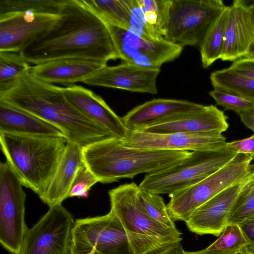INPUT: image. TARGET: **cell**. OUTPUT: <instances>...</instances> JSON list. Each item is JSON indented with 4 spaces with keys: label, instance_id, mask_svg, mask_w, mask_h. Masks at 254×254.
Returning <instances> with one entry per match:
<instances>
[{
    "label": "cell",
    "instance_id": "6da1fadb",
    "mask_svg": "<svg viewBox=\"0 0 254 254\" xmlns=\"http://www.w3.org/2000/svg\"><path fill=\"white\" fill-rule=\"evenodd\" d=\"M20 53L35 64L65 58L107 64L119 59L107 24L81 0H68L57 23Z\"/></svg>",
    "mask_w": 254,
    "mask_h": 254
},
{
    "label": "cell",
    "instance_id": "7a4b0ae2",
    "mask_svg": "<svg viewBox=\"0 0 254 254\" xmlns=\"http://www.w3.org/2000/svg\"><path fill=\"white\" fill-rule=\"evenodd\" d=\"M0 101L51 124L67 141L82 148L115 136L73 106L66 98L64 88L36 79L29 69L12 86L0 92Z\"/></svg>",
    "mask_w": 254,
    "mask_h": 254
},
{
    "label": "cell",
    "instance_id": "3957f363",
    "mask_svg": "<svg viewBox=\"0 0 254 254\" xmlns=\"http://www.w3.org/2000/svg\"><path fill=\"white\" fill-rule=\"evenodd\" d=\"M188 151L142 150L127 147L116 136L82 148L84 163L103 184L158 172L181 163L192 155Z\"/></svg>",
    "mask_w": 254,
    "mask_h": 254
},
{
    "label": "cell",
    "instance_id": "277c9868",
    "mask_svg": "<svg viewBox=\"0 0 254 254\" xmlns=\"http://www.w3.org/2000/svg\"><path fill=\"white\" fill-rule=\"evenodd\" d=\"M67 142L63 136L0 132L6 162L22 185L39 197L47 190Z\"/></svg>",
    "mask_w": 254,
    "mask_h": 254
},
{
    "label": "cell",
    "instance_id": "5b68a950",
    "mask_svg": "<svg viewBox=\"0 0 254 254\" xmlns=\"http://www.w3.org/2000/svg\"><path fill=\"white\" fill-rule=\"evenodd\" d=\"M138 186L132 182L109 191L111 210L127 234L134 254H153L181 242L182 233L151 217L140 202Z\"/></svg>",
    "mask_w": 254,
    "mask_h": 254
},
{
    "label": "cell",
    "instance_id": "8992f818",
    "mask_svg": "<svg viewBox=\"0 0 254 254\" xmlns=\"http://www.w3.org/2000/svg\"><path fill=\"white\" fill-rule=\"evenodd\" d=\"M254 155L237 154L220 169L200 182L171 195L167 205L171 219L186 222L199 206L229 187L241 182L254 172Z\"/></svg>",
    "mask_w": 254,
    "mask_h": 254
},
{
    "label": "cell",
    "instance_id": "52a82bcc",
    "mask_svg": "<svg viewBox=\"0 0 254 254\" xmlns=\"http://www.w3.org/2000/svg\"><path fill=\"white\" fill-rule=\"evenodd\" d=\"M237 154L226 147L216 150L194 151L181 163L145 176L138 187L146 191L170 196L211 175Z\"/></svg>",
    "mask_w": 254,
    "mask_h": 254
},
{
    "label": "cell",
    "instance_id": "ba28073f",
    "mask_svg": "<svg viewBox=\"0 0 254 254\" xmlns=\"http://www.w3.org/2000/svg\"><path fill=\"white\" fill-rule=\"evenodd\" d=\"M226 6L221 0H171L164 38L183 47L199 46Z\"/></svg>",
    "mask_w": 254,
    "mask_h": 254
},
{
    "label": "cell",
    "instance_id": "9c48e42d",
    "mask_svg": "<svg viewBox=\"0 0 254 254\" xmlns=\"http://www.w3.org/2000/svg\"><path fill=\"white\" fill-rule=\"evenodd\" d=\"M134 254L127 234L111 211L78 219L72 230L71 254Z\"/></svg>",
    "mask_w": 254,
    "mask_h": 254
},
{
    "label": "cell",
    "instance_id": "30bf717a",
    "mask_svg": "<svg viewBox=\"0 0 254 254\" xmlns=\"http://www.w3.org/2000/svg\"><path fill=\"white\" fill-rule=\"evenodd\" d=\"M75 221L62 204L49 207L28 229L16 254H71Z\"/></svg>",
    "mask_w": 254,
    "mask_h": 254
},
{
    "label": "cell",
    "instance_id": "8fae6325",
    "mask_svg": "<svg viewBox=\"0 0 254 254\" xmlns=\"http://www.w3.org/2000/svg\"><path fill=\"white\" fill-rule=\"evenodd\" d=\"M6 162L0 164V243L16 254L28 230L25 221L26 194Z\"/></svg>",
    "mask_w": 254,
    "mask_h": 254
},
{
    "label": "cell",
    "instance_id": "7c38bea8",
    "mask_svg": "<svg viewBox=\"0 0 254 254\" xmlns=\"http://www.w3.org/2000/svg\"><path fill=\"white\" fill-rule=\"evenodd\" d=\"M119 59L141 66L160 68L161 65L179 57L183 47L165 38L150 40L128 30L107 24Z\"/></svg>",
    "mask_w": 254,
    "mask_h": 254
},
{
    "label": "cell",
    "instance_id": "4fadbf2b",
    "mask_svg": "<svg viewBox=\"0 0 254 254\" xmlns=\"http://www.w3.org/2000/svg\"><path fill=\"white\" fill-rule=\"evenodd\" d=\"M61 14L19 12L0 15V52H20L49 31Z\"/></svg>",
    "mask_w": 254,
    "mask_h": 254
},
{
    "label": "cell",
    "instance_id": "5bb4252c",
    "mask_svg": "<svg viewBox=\"0 0 254 254\" xmlns=\"http://www.w3.org/2000/svg\"><path fill=\"white\" fill-rule=\"evenodd\" d=\"M226 138L222 134L172 133L155 134L143 131H129L122 139L124 145L151 150L204 151L226 147Z\"/></svg>",
    "mask_w": 254,
    "mask_h": 254
},
{
    "label": "cell",
    "instance_id": "9a60e30c",
    "mask_svg": "<svg viewBox=\"0 0 254 254\" xmlns=\"http://www.w3.org/2000/svg\"><path fill=\"white\" fill-rule=\"evenodd\" d=\"M227 119V116L215 106L202 105L197 109L160 120L139 131L155 134H222L229 127Z\"/></svg>",
    "mask_w": 254,
    "mask_h": 254
},
{
    "label": "cell",
    "instance_id": "2e32d148",
    "mask_svg": "<svg viewBox=\"0 0 254 254\" xmlns=\"http://www.w3.org/2000/svg\"><path fill=\"white\" fill-rule=\"evenodd\" d=\"M160 72V68L123 62L116 66L106 65L85 78L82 82L92 86L156 94V80Z\"/></svg>",
    "mask_w": 254,
    "mask_h": 254
},
{
    "label": "cell",
    "instance_id": "e0dca14e",
    "mask_svg": "<svg viewBox=\"0 0 254 254\" xmlns=\"http://www.w3.org/2000/svg\"><path fill=\"white\" fill-rule=\"evenodd\" d=\"M250 176L223 190L197 208L186 222L189 230L199 235L219 236L227 225L238 196Z\"/></svg>",
    "mask_w": 254,
    "mask_h": 254
},
{
    "label": "cell",
    "instance_id": "ac0fdd59",
    "mask_svg": "<svg viewBox=\"0 0 254 254\" xmlns=\"http://www.w3.org/2000/svg\"><path fill=\"white\" fill-rule=\"evenodd\" d=\"M67 100L89 120L122 139L126 138L129 131L118 116L100 96L81 85L64 88Z\"/></svg>",
    "mask_w": 254,
    "mask_h": 254
},
{
    "label": "cell",
    "instance_id": "d6986e66",
    "mask_svg": "<svg viewBox=\"0 0 254 254\" xmlns=\"http://www.w3.org/2000/svg\"><path fill=\"white\" fill-rule=\"evenodd\" d=\"M254 42V27L243 0H234L229 6V17L220 59L233 61L245 57Z\"/></svg>",
    "mask_w": 254,
    "mask_h": 254
},
{
    "label": "cell",
    "instance_id": "ffe728a7",
    "mask_svg": "<svg viewBox=\"0 0 254 254\" xmlns=\"http://www.w3.org/2000/svg\"><path fill=\"white\" fill-rule=\"evenodd\" d=\"M102 62L82 59L65 58L35 64L29 69L30 74L46 83L68 87L81 82L106 65Z\"/></svg>",
    "mask_w": 254,
    "mask_h": 254
},
{
    "label": "cell",
    "instance_id": "44dd1931",
    "mask_svg": "<svg viewBox=\"0 0 254 254\" xmlns=\"http://www.w3.org/2000/svg\"><path fill=\"white\" fill-rule=\"evenodd\" d=\"M83 163L82 147L76 142L67 141L48 188L39 197L40 199L49 207L62 204L69 197L75 175Z\"/></svg>",
    "mask_w": 254,
    "mask_h": 254
},
{
    "label": "cell",
    "instance_id": "7402d4cb",
    "mask_svg": "<svg viewBox=\"0 0 254 254\" xmlns=\"http://www.w3.org/2000/svg\"><path fill=\"white\" fill-rule=\"evenodd\" d=\"M201 105L186 100L154 99L135 107L122 119L129 131H139L160 120L197 109Z\"/></svg>",
    "mask_w": 254,
    "mask_h": 254
},
{
    "label": "cell",
    "instance_id": "603a6c76",
    "mask_svg": "<svg viewBox=\"0 0 254 254\" xmlns=\"http://www.w3.org/2000/svg\"><path fill=\"white\" fill-rule=\"evenodd\" d=\"M0 132L64 137L63 132L51 124L1 101Z\"/></svg>",
    "mask_w": 254,
    "mask_h": 254
},
{
    "label": "cell",
    "instance_id": "cb8c5ba5",
    "mask_svg": "<svg viewBox=\"0 0 254 254\" xmlns=\"http://www.w3.org/2000/svg\"><path fill=\"white\" fill-rule=\"evenodd\" d=\"M229 13L227 6L211 26L199 46L202 66L207 68L220 59L222 52Z\"/></svg>",
    "mask_w": 254,
    "mask_h": 254
},
{
    "label": "cell",
    "instance_id": "d4e9b609",
    "mask_svg": "<svg viewBox=\"0 0 254 254\" xmlns=\"http://www.w3.org/2000/svg\"><path fill=\"white\" fill-rule=\"evenodd\" d=\"M106 24L128 30L130 13L127 0H81Z\"/></svg>",
    "mask_w": 254,
    "mask_h": 254
},
{
    "label": "cell",
    "instance_id": "484cf974",
    "mask_svg": "<svg viewBox=\"0 0 254 254\" xmlns=\"http://www.w3.org/2000/svg\"><path fill=\"white\" fill-rule=\"evenodd\" d=\"M210 79L214 89L236 94L254 102V79L228 68L213 71Z\"/></svg>",
    "mask_w": 254,
    "mask_h": 254
},
{
    "label": "cell",
    "instance_id": "4316f807",
    "mask_svg": "<svg viewBox=\"0 0 254 254\" xmlns=\"http://www.w3.org/2000/svg\"><path fill=\"white\" fill-rule=\"evenodd\" d=\"M171 0H137L155 40L164 38Z\"/></svg>",
    "mask_w": 254,
    "mask_h": 254
},
{
    "label": "cell",
    "instance_id": "83f0119b",
    "mask_svg": "<svg viewBox=\"0 0 254 254\" xmlns=\"http://www.w3.org/2000/svg\"><path fill=\"white\" fill-rule=\"evenodd\" d=\"M68 0H0V15L32 12L60 15Z\"/></svg>",
    "mask_w": 254,
    "mask_h": 254
},
{
    "label": "cell",
    "instance_id": "f1b7e54d",
    "mask_svg": "<svg viewBox=\"0 0 254 254\" xmlns=\"http://www.w3.org/2000/svg\"><path fill=\"white\" fill-rule=\"evenodd\" d=\"M30 67L20 52H0V92L12 86Z\"/></svg>",
    "mask_w": 254,
    "mask_h": 254
},
{
    "label": "cell",
    "instance_id": "f546056e",
    "mask_svg": "<svg viewBox=\"0 0 254 254\" xmlns=\"http://www.w3.org/2000/svg\"><path fill=\"white\" fill-rule=\"evenodd\" d=\"M254 214V170L238 196L228 224H239Z\"/></svg>",
    "mask_w": 254,
    "mask_h": 254
},
{
    "label": "cell",
    "instance_id": "4dcf8cb0",
    "mask_svg": "<svg viewBox=\"0 0 254 254\" xmlns=\"http://www.w3.org/2000/svg\"><path fill=\"white\" fill-rule=\"evenodd\" d=\"M137 196L143 208L151 217L167 226L176 228L161 196L144 190L139 187Z\"/></svg>",
    "mask_w": 254,
    "mask_h": 254
},
{
    "label": "cell",
    "instance_id": "1f68e13d",
    "mask_svg": "<svg viewBox=\"0 0 254 254\" xmlns=\"http://www.w3.org/2000/svg\"><path fill=\"white\" fill-rule=\"evenodd\" d=\"M248 241L237 224H228L219 238L207 249L220 251H233L248 247Z\"/></svg>",
    "mask_w": 254,
    "mask_h": 254
},
{
    "label": "cell",
    "instance_id": "d6a6232c",
    "mask_svg": "<svg viewBox=\"0 0 254 254\" xmlns=\"http://www.w3.org/2000/svg\"><path fill=\"white\" fill-rule=\"evenodd\" d=\"M209 94L217 105L237 114L241 111L254 109V102L236 94L216 89L210 91Z\"/></svg>",
    "mask_w": 254,
    "mask_h": 254
},
{
    "label": "cell",
    "instance_id": "836d02e7",
    "mask_svg": "<svg viewBox=\"0 0 254 254\" xmlns=\"http://www.w3.org/2000/svg\"><path fill=\"white\" fill-rule=\"evenodd\" d=\"M99 182L84 163L78 169L72 183L69 197L85 198L91 188Z\"/></svg>",
    "mask_w": 254,
    "mask_h": 254
},
{
    "label": "cell",
    "instance_id": "e575fe53",
    "mask_svg": "<svg viewBox=\"0 0 254 254\" xmlns=\"http://www.w3.org/2000/svg\"><path fill=\"white\" fill-rule=\"evenodd\" d=\"M127 1L130 13V25L128 30L144 39L156 40L148 28L143 12L137 0Z\"/></svg>",
    "mask_w": 254,
    "mask_h": 254
},
{
    "label": "cell",
    "instance_id": "d590c367",
    "mask_svg": "<svg viewBox=\"0 0 254 254\" xmlns=\"http://www.w3.org/2000/svg\"><path fill=\"white\" fill-rule=\"evenodd\" d=\"M243 76L254 79V58L243 57L234 62L228 67Z\"/></svg>",
    "mask_w": 254,
    "mask_h": 254
},
{
    "label": "cell",
    "instance_id": "8d00e7d4",
    "mask_svg": "<svg viewBox=\"0 0 254 254\" xmlns=\"http://www.w3.org/2000/svg\"><path fill=\"white\" fill-rule=\"evenodd\" d=\"M226 147L237 154L254 155V134L243 139L227 142Z\"/></svg>",
    "mask_w": 254,
    "mask_h": 254
},
{
    "label": "cell",
    "instance_id": "74e56055",
    "mask_svg": "<svg viewBox=\"0 0 254 254\" xmlns=\"http://www.w3.org/2000/svg\"><path fill=\"white\" fill-rule=\"evenodd\" d=\"M248 243V248L254 252V214L239 224Z\"/></svg>",
    "mask_w": 254,
    "mask_h": 254
},
{
    "label": "cell",
    "instance_id": "f35d334b",
    "mask_svg": "<svg viewBox=\"0 0 254 254\" xmlns=\"http://www.w3.org/2000/svg\"><path fill=\"white\" fill-rule=\"evenodd\" d=\"M183 254H254L248 247H244L239 250L233 251H220L210 250L207 248L196 252H187L184 251Z\"/></svg>",
    "mask_w": 254,
    "mask_h": 254
},
{
    "label": "cell",
    "instance_id": "ab89813d",
    "mask_svg": "<svg viewBox=\"0 0 254 254\" xmlns=\"http://www.w3.org/2000/svg\"><path fill=\"white\" fill-rule=\"evenodd\" d=\"M238 115L240 116L242 122L252 130L254 132V109H250L239 112Z\"/></svg>",
    "mask_w": 254,
    "mask_h": 254
},
{
    "label": "cell",
    "instance_id": "60d3db41",
    "mask_svg": "<svg viewBox=\"0 0 254 254\" xmlns=\"http://www.w3.org/2000/svg\"><path fill=\"white\" fill-rule=\"evenodd\" d=\"M184 251L181 242H179L153 254H183Z\"/></svg>",
    "mask_w": 254,
    "mask_h": 254
},
{
    "label": "cell",
    "instance_id": "b9f144b4",
    "mask_svg": "<svg viewBox=\"0 0 254 254\" xmlns=\"http://www.w3.org/2000/svg\"><path fill=\"white\" fill-rule=\"evenodd\" d=\"M244 2L247 5L249 11L250 13L254 27V0L253 1H246L244 0Z\"/></svg>",
    "mask_w": 254,
    "mask_h": 254
},
{
    "label": "cell",
    "instance_id": "7bdbcfd3",
    "mask_svg": "<svg viewBox=\"0 0 254 254\" xmlns=\"http://www.w3.org/2000/svg\"><path fill=\"white\" fill-rule=\"evenodd\" d=\"M245 57L254 58V42L251 45L248 52Z\"/></svg>",
    "mask_w": 254,
    "mask_h": 254
},
{
    "label": "cell",
    "instance_id": "ee69618b",
    "mask_svg": "<svg viewBox=\"0 0 254 254\" xmlns=\"http://www.w3.org/2000/svg\"><path fill=\"white\" fill-rule=\"evenodd\" d=\"M252 168L254 170V164L251 165Z\"/></svg>",
    "mask_w": 254,
    "mask_h": 254
}]
</instances>
